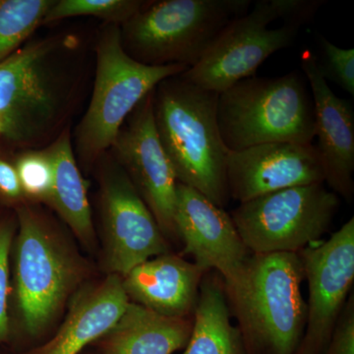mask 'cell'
I'll use <instances>...</instances> for the list:
<instances>
[{"mask_svg": "<svg viewBox=\"0 0 354 354\" xmlns=\"http://www.w3.org/2000/svg\"><path fill=\"white\" fill-rule=\"evenodd\" d=\"M187 69L136 62L123 48L120 26L106 25L97 41L92 99L77 129V151L84 162H94L113 146L128 116L158 84Z\"/></svg>", "mask_w": 354, "mask_h": 354, "instance_id": "6", "label": "cell"}, {"mask_svg": "<svg viewBox=\"0 0 354 354\" xmlns=\"http://www.w3.org/2000/svg\"><path fill=\"white\" fill-rule=\"evenodd\" d=\"M13 228L11 225H0V342L8 335V314L7 297L9 288L8 258Z\"/></svg>", "mask_w": 354, "mask_h": 354, "instance_id": "26", "label": "cell"}, {"mask_svg": "<svg viewBox=\"0 0 354 354\" xmlns=\"http://www.w3.org/2000/svg\"><path fill=\"white\" fill-rule=\"evenodd\" d=\"M321 3L313 0L256 1L225 27L199 64L181 75L221 94L254 76L268 57L293 44L300 26L311 19Z\"/></svg>", "mask_w": 354, "mask_h": 354, "instance_id": "5", "label": "cell"}, {"mask_svg": "<svg viewBox=\"0 0 354 354\" xmlns=\"http://www.w3.org/2000/svg\"><path fill=\"white\" fill-rule=\"evenodd\" d=\"M227 178L230 197L239 203L274 191L324 183L325 171L312 144H262L230 152Z\"/></svg>", "mask_w": 354, "mask_h": 354, "instance_id": "13", "label": "cell"}, {"mask_svg": "<svg viewBox=\"0 0 354 354\" xmlns=\"http://www.w3.org/2000/svg\"><path fill=\"white\" fill-rule=\"evenodd\" d=\"M298 253L250 254L232 281L223 283L246 354H295L304 337L307 304Z\"/></svg>", "mask_w": 354, "mask_h": 354, "instance_id": "2", "label": "cell"}, {"mask_svg": "<svg viewBox=\"0 0 354 354\" xmlns=\"http://www.w3.org/2000/svg\"><path fill=\"white\" fill-rule=\"evenodd\" d=\"M337 208V195L318 183L241 203L230 216L251 254L299 253L320 241Z\"/></svg>", "mask_w": 354, "mask_h": 354, "instance_id": "8", "label": "cell"}, {"mask_svg": "<svg viewBox=\"0 0 354 354\" xmlns=\"http://www.w3.org/2000/svg\"><path fill=\"white\" fill-rule=\"evenodd\" d=\"M322 60L319 68L326 80L333 81L344 91L354 95V50L342 48L320 36ZM318 60V58H317Z\"/></svg>", "mask_w": 354, "mask_h": 354, "instance_id": "24", "label": "cell"}, {"mask_svg": "<svg viewBox=\"0 0 354 354\" xmlns=\"http://www.w3.org/2000/svg\"><path fill=\"white\" fill-rule=\"evenodd\" d=\"M218 93L205 90L181 74L153 90L156 128L177 181L225 208L230 201L228 150L218 122Z\"/></svg>", "mask_w": 354, "mask_h": 354, "instance_id": "1", "label": "cell"}, {"mask_svg": "<svg viewBox=\"0 0 354 354\" xmlns=\"http://www.w3.org/2000/svg\"><path fill=\"white\" fill-rule=\"evenodd\" d=\"M0 194L8 199H17L23 194L15 167L0 160Z\"/></svg>", "mask_w": 354, "mask_h": 354, "instance_id": "27", "label": "cell"}, {"mask_svg": "<svg viewBox=\"0 0 354 354\" xmlns=\"http://www.w3.org/2000/svg\"><path fill=\"white\" fill-rule=\"evenodd\" d=\"M218 122L230 152L262 144H312L313 102L297 71L243 79L218 94Z\"/></svg>", "mask_w": 354, "mask_h": 354, "instance_id": "4", "label": "cell"}, {"mask_svg": "<svg viewBox=\"0 0 354 354\" xmlns=\"http://www.w3.org/2000/svg\"><path fill=\"white\" fill-rule=\"evenodd\" d=\"M183 354H246L241 330L230 321L223 281L205 274Z\"/></svg>", "mask_w": 354, "mask_h": 354, "instance_id": "19", "label": "cell"}, {"mask_svg": "<svg viewBox=\"0 0 354 354\" xmlns=\"http://www.w3.org/2000/svg\"><path fill=\"white\" fill-rule=\"evenodd\" d=\"M193 320L156 313L137 304L127 305L120 320L104 335V354H172L185 348Z\"/></svg>", "mask_w": 354, "mask_h": 354, "instance_id": "18", "label": "cell"}, {"mask_svg": "<svg viewBox=\"0 0 354 354\" xmlns=\"http://www.w3.org/2000/svg\"><path fill=\"white\" fill-rule=\"evenodd\" d=\"M16 290L26 330L37 335L64 304L77 278L73 258L41 218L19 212Z\"/></svg>", "mask_w": 354, "mask_h": 354, "instance_id": "9", "label": "cell"}, {"mask_svg": "<svg viewBox=\"0 0 354 354\" xmlns=\"http://www.w3.org/2000/svg\"><path fill=\"white\" fill-rule=\"evenodd\" d=\"M174 223L183 253L206 271L216 270L223 283L232 281L250 256L232 216L199 191L179 183Z\"/></svg>", "mask_w": 354, "mask_h": 354, "instance_id": "14", "label": "cell"}, {"mask_svg": "<svg viewBox=\"0 0 354 354\" xmlns=\"http://www.w3.org/2000/svg\"><path fill=\"white\" fill-rule=\"evenodd\" d=\"M46 150L55 171L50 202L79 239L92 241L94 230L87 190L72 151L68 131L62 133Z\"/></svg>", "mask_w": 354, "mask_h": 354, "instance_id": "20", "label": "cell"}, {"mask_svg": "<svg viewBox=\"0 0 354 354\" xmlns=\"http://www.w3.org/2000/svg\"><path fill=\"white\" fill-rule=\"evenodd\" d=\"M250 0H160L145 2L120 26L129 57L153 66L191 68L211 50L225 27L250 9Z\"/></svg>", "mask_w": 354, "mask_h": 354, "instance_id": "3", "label": "cell"}, {"mask_svg": "<svg viewBox=\"0 0 354 354\" xmlns=\"http://www.w3.org/2000/svg\"><path fill=\"white\" fill-rule=\"evenodd\" d=\"M102 209L113 274L123 278L136 266L167 253L155 216L118 162L104 176Z\"/></svg>", "mask_w": 354, "mask_h": 354, "instance_id": "12", "label": "cell"}, {"mask_svg": "<svg viewBox=\"0 0 354 354\" xmlns=\"http://www.w3.org/2000/svg\"><path fill=\"white\" fill-rule=\"evenodd\" d=\"M128 304L122 279L111 274L77 298L57 335L35 354H78L108 334Z\"/></svg>", "mask_w": 354, "mask_h": 354, "instance_id": "17", "label": "cell"}, {"mask_svg": "<svg viewBox=\"0 0 354 354\" xmlns=\"http://www.w3.org/2000/svg\"><path fill=\"white\" fill-rule=\"evenodd\" d=\"M145 1L138 0H58L44 17V23L76 17L93 16L108 21L109 24L122 25L129 20Z\"/></svg>", "mask_w": 354, "mask_h": 354, "instance_id": "22", "label": "cell"}, {"mask_svg": "<svg viewBox=\"0 0 354 354\" xmlns=\"http://www.w3.org/2000/svg\"><path fill=\"white\" fill-rule=\"evenodd\" d=\"M323 354H354V295L351 293Z\"/></svg>", "mask_w": 354, "mask_h": 354, "instance_id": "25", "label": "cell"}, {"mask_svg": "<svg viewBox=\"0 0 354 354\" xmlns=\"http://www.w3.org/2000/svg\"><path fill=\"white\" fill-rule=\"evenodd\" d=\"M311 86L315 115L316 146L325 171V181L337 194L351 201L354 193V109L353 102L337 97L319 68L312 51L300 57Z\"/></svg>", "mask_w": 354, "mask_h": 354, "instance_id": "15", "label": "cell"}, {"mask_svg": "<svg viewBox=\"0 0 354 354\" xmlns=\"http://www.w3.org/2000/svg\"><path fill=\"white\" fill-rule=\"evenodd\" d=\"M298 254L309 295L306 326L295 354H323L353 290L354 218L327 241L316 242Z\"/></svg>", "mask_w": 354, "mask_h": 354, "instance_id": "10", "label": "cell"}, {"mask_svg": "<svg viewBox=\"0 0 354 354\" xmlns=\"http://www.w3.org/2000/svg\"><path fill=\"white\" fill-rule=\"evenodd\" d=\"M68 88L57 44L21 46L0 64V134L22 145L41 142L57 127Z\"/></svg>", "mask_w": 354, "mask_h": 354, "instance_id": "7", "label": "cell"}, {"mask_svg": "<svg viewBox=\"0 0 354 354\" xmlns=\"http://www.w3.org/2000/svg\"><path fill=\"white\" fill-rule=\"evenodd\" d=\"M15 169L24 194L32 199L50 201L55 171L48 150L23 153L16 162Z\"/></svg>", "mask_w": 354, "mask_h": 354, "instance_id": "23", "label": "cell"}, {"mask_svg": "<svg viewBox=\"0 0 354 354\" xmlns=\"http://www.w3.org/2000/svg\"><path fill=\"white\" fill-rule=\"evenodd\" d=\"M55 0H0V64L43 24Z\"/></svg>", "mask_w": 354, "mask_h": 354, "instance_id": "21", "label": "cell"}, {"mask_svg": "<svg viewBox=\"0 0 354 354\" xmlns=\"http://www.w3.org/2000/svg\"><path fill=\"white\" fill-rule=\"evenodd\" d=\"M195 263L162 254L133 268L122 283L128 298L156 313L187 318L194 312L207 274Z\"/></svg>", "mask_w": 354, "mask_h": 354, "instance_id": "16", "label": "cell"}, {"mask_svg": "<svg viewBox=\"0 0 354 354\" xmlns=\"http://www.w3.org/2000/svg\"><path fill=\"white\" fill-rule=\"evenodd\" d=\"M153 97V91L139 102L111 148L162 234L172 235L178 181L158 138Z\"/></svg>", "mask_w": 354, "mask_h": 354, "instance_id": "11", "label": "cell"}]
</instances>
